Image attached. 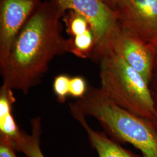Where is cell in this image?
<instances>
[{
	"instance_id": "3",
	"label": "cell",
	"mask_w": 157,
	"mask_h": 157,
	"mask_svg": "<svg viewBox=\"0 0 157 157\" xmlns=\"http://www.w3.org/2000/svg\"><path fill=\"white\" fill-rule=\"evenodd\" d=\"M97 62L100 88L111 101L136 115L157 121L150 85L140 73L109 48L102 51Z\"/></svg>"
},
{
	"instance_id": "4",
	"label": "cell",
	"mask_w": 157,
	"mask_h": 157,
	"mask_svg": "<svg viewBox=\"0 0 157 157\" xmlns=\"http://www.w3.org/2000/svg\"><path fill=\"white\" fill-rule=\"evenodd\" d=\"M65 14L72 11L89 23L95 37V47L91 58L96 61L105 50L117 28L118 14L102 0H51Z\"/></svg>"
},
{
	"instance_id": "7",
	"label": "cell",
	"mask_w": 157,
	"mask_h": 157,
	"mask_svg": "<svg viewBox=\"0 0 157 157\" xmlns=\"http://www.w3.org/2000/svg\"><path fill=\"white\" fill-rule=\"evenodd\" d=\"M41 0H0V67L17 36Z\"/></svg>"
},
{
	"instance_id": "1",
	"label": "cell",
	"mask_w": 157,
	"mask_h": 157,
	"mask_svg": "<svg viewBox=\"0 0 157 157\" xmlns=\"http://www.w3.org/2000/svg\"><path fill=\"white\" fill-rule=\"evenodd\" d=\"M65 14L51 0L42 1L17 36L0 67L3 86L27 94L39 84L51 61L70 52L60 19Z\"/></svg>"
},
{
	"instance_id": "14",
	"label": "cell",
	"mask_w": 157,
	"mask_h": 157,
	"mask_svg": "<svg viewBox=\"0 0 157 157\" xmlns=\"http://www.w3.org/2000/svg\"><path fill=\"white\" fill-rule=\"evenodd\" d=\"M88 87L86 80L82 76H74L71 78L69 95L78 99L85 95Z\"/></svg>"
},
{
	"instance_id": "2",
	"label": "cell",
	"mask_w": 157,
	"mask_h": 157,
	"mask_svg": "<svg viewBox=\"0 0 157 157\" xmlns=\"http://www.w3.org/2000/svg\"><path fill=\"white\" fill-rule=\"evenodd\" d=\"M69 108L74 119L91 116L112 140L120 144H130L144 157H157L156 121L117 105L100 88L89 87L85 95L71 103Z\"/></svg>"
},
{
	"instance_id": "13",
	"label": "cell",
	"mask_w": 157,
	"mask_h": 157,
	"mask_svg": "<svg viewBox=\"0 0 157 157\" xmlns=\"http://www.w3.org/2000/svg\"><path fill=\"white\" fill-rule=\"evenodd\" d=\"M70 81L71 78L66 74L59 75L54 80L53 91L60 103H64L69 95Z\"/></svg>"
},
{
	"instance_id": "16",
	"label": "cell",
	"mask_w": 157,
	"mask_h": 157,
	"mask_svg": "<svg viewBox=\"0 0 157 157\" xmlns=\"http://www.w3.org/2000/svg\"><path fill=\"white\" fill-rule=\"evenodd\" d=\"M114 11L117 12L126 0H102Z\"/></svg>"
},
{
	"instance_id": "15",
	"label": "cell",
	"mask_w": 157,
	"mask_h": 157,
	"mask_svg": "<svg viewBox=\"0 0 157 157\" xmlns=\"http://www.w3.org/2000/svg\"><path fill=\"white\" fill-rule=\"evenodd\" d=\"M13 142L4 136L0 135V157H17Z\"/></svg>"
},
{
	"instance_id": "9",
	"label": "cell",
	"mask_w": 157,
	"mask_h": 157,
	"mask_svg": "<svg viewBox=\"0 0 157 157\" xmlns=\"http://www.w3.org/2000/svg\"><path fill=\"white\" fill-rule=\"evenodd\" d=\"M15 102L13 90L2 86L0 89V135L11 140L17 138L21 132L12 115V107Z\"/></svg>"
},
{
	"instance_id": "17",
	"label": "cell",
	"mask_w": 157,
	"mask_h": 157,
	"mask_svg": "<svg viewBox=\"0 0 157 157\" xmlns=\"http://www.w3.org/2000/svg\"><path fill=\"white\" fill-rule=\"evenodd\" d=\"M150 87L151 91L152 96L154 102V106L157 115V78H153L150 84ZM156 122L157 124V119Z\"/></svg>"
},
{
	"instance_id": "18",
	"label": "cell",
	"mask_w": 157,
	"mask_h": 157,
	"mask_svg": "<svg viewBox=\"0 0 157 157\" xmlns=\"http://www.w3.org/2000/svg\"><path fill=\"white\" fill-rule=\"evenodd\" d=\"M156 49V54H155V67H154V77L157 78V47H155Z\"/></svg>"
},
{
	"instance_id": "6",
	"label": "cell",
	"mask_w": 157,
	"mask_h": 157,
	"mask_svg": "<svg viewBox=\"0 0 157 157\" xmlns=\"http://www.w3.org/2000/svg\"><path fill=\"white\" fill-rule=\"evenodd\" d=\"M119 25L157 47V0H126L117 12Z\"/></svg>"
},
{
	"instance_id": "12",
	"label": "cell",
	"mask_w": 157,
	"mask_h": 157,
	"mask_svg": "<svg viewBox=\"0 0 157 157\" xmlns=\"http://www.w3.org/2000/svg\"><path fill=\"white\" fill-rule=\"evenodd\" d=\"M69 14L63 15V21L66 25L67 33L72 37L84 33L91 29L89 23L78 13L69 11Z\"/></svg>"
},
{
	"instance_id": "5",
	"label": "cell",
	"mask_w": 157,
	"mask_h": 157,
	"mask_svg": "<svg viewBox=\"0 0 157 157\" xmlns=\"http://www.w3.org/2000/svg\"><path fill=\"white\" fill-rule=\"evenodd\" d=\"M107 48L121 56L150 84L154 77L156 54L154 45L144 41L119 24L105 50Z\"/></svg>"
},
{
	"instance_id": "11",
	"label": "cell",
	"mask_w": 157,
	"mask_h": 157,
	"mask_svg": "<svg viewBox=\"0 0 157 157\" xmlns=\"http://www.w3.org/2000/svg\"><path fill=\"white\" fill-rule=\"evenodd\" d=\"M70 52L82 58L91 57L95 47V37L91 29L69 39Z\"/></svg>"
},
{
	"instance_id": "10",
	"label": "cell",
	"mask_w": 157,
	"mask_h": 157,
	"mask_svg": "<svg viewBox=\"0 0 157 157\" xmlns=\"http://www.w3.org/2000/svg\"><path fill=\"white\" fill-rule=\"evenodd\" d=\"M31 134L21 130L17 138L11 140L17 151L21 152L27 157H45L40 146L42 133L41 121L40 117L34 118L30 122Z\"/></svg>"
},
{
	"instance_id": "8",
	"label": "cell",
	"mask_w": 157,
	"mask_h": 157,
	"mask_svg": "<svg viewBox=\"0 0 157 157\" xmlns=\"http://www.w3.org/2000/svg\"><path fill=\"white\" fill-rule=\"evenodd\" d=\"M75 119L84 128L90 145L97 152L98 157H144L124 148L104 132H98L90 128L86 118L77 117Z\"/></svg>"
}]
</instances>
